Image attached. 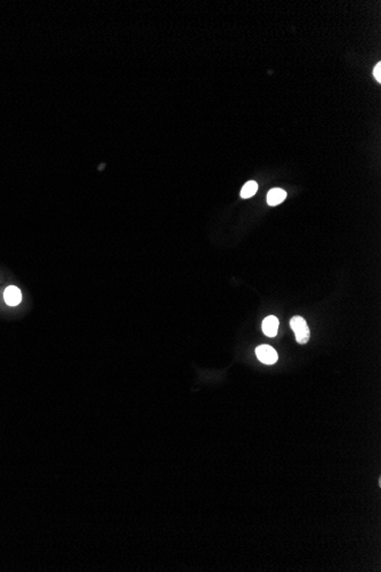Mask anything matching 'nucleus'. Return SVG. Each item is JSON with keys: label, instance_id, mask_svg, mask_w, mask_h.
Returning a JSON list of instances; mask_svg holds the SVG:
<instances>
[{"label": "nucleus", "instance_id": "obj_4", "mask_svg": "<svg viewBox=\"0 0 381 572\" xmlns=\"http://www.w3.org/2000/svg\"><path fill=\"white\" fill-rule=\"evenodd\" d=\"M279 330V319L274 316H269L265 318L262 321V331L266 336L268 337H275L278 335Z\"/></svg>", "mask_w": 381, "mask_h": 572}, {"label": "nucleus", "instance_id": "obj_1", "mask_svg": "<svg viewBox=\"0 0 381 572\" xmlns=\"http://www.w3.org/2000/svg\"><path fill=\"white\" fill-rule=\"evenodd\" d=\"M290 327H291V329L295 331L296 339L299 344L303 345L307 343L309 340V337H311V331H309L307 322H306V320L303 319L302 317H293L292 319L290 320Z\"/></svg>", "mask_w": 381, "mask_h": 572}, {"label": "nucleus", "instance_id": "obj_7", "mask_svg": "<svg viewBox=\"0 0 381 572\" xmlns=\"http://www.w3.org/2000/svg\"><path fill=\"white\" fill-rule=\"evenodd\" d=\"M373 76L377 79L378 83H380V81H381V63H378L377 65H376V67H374Z\"/></svg>", "mask_w": 381, "mask_h": 572}, {"label": "nucleus", "instance_id": "obj_3", "mask_svg": "<svg viewBox=\"0 0 381 572\" xmlns=\"http://www.w3.org/2000/svg\"><path fill=\"white\" fill-rule=\"evenodd\" d=\"M4 298H5L6 304H7V305H9V306L19 305V304L21 303V300H22L21 290H20L18 287L9 286L5 289Z\"/></svg>", "mask_w": 381, "mask_h": 572}, {"label": "nucleus", "instance_id": "obj_2", "mask_svg": "<svg viewBox=\"0 0 381 572\" xmlns=\"http://www.w3.org/2000/svg\"><path fill=\"white\" fill-rule=\"evenodd\" d=\"M256 355L265 364H274L278 361L279 355L274 348L269 345H261L256 348Z\"/></svg>", "mask_w": 381, "mask_h": 572}, {"label": "nucleus", "instance_id": "obj_6", "mask_svg": "<svg viewBox=\"0 0 381 572\" xmlns=\"http://www.w3.org/2000/svg\"><path fill=\"white\" fill-rule=\"evenodd\" d=\"M257 190H258V184L255 181H250V182L245 183V184L243 185V188H242V190H241V198H243V199L251 198L252 195L256 194Z\"/></svg>", "mask_w": 381, "mask_h": 572}, {"label": "nucleus", "instance_id": "obj_5", "mask_svg": "<svg viewBox=\"0 0 381 572\" xmlns=\"http://www.w3.org/2000/svg\"><path fill=\"white\" fill-rule=\"evenodd\" d=\"M286 192L282 189H272L267 194V204L269 206H278L285 200Z\"/></svg>", "mask_w": 381, "mask_h": 572}]
</instances>
